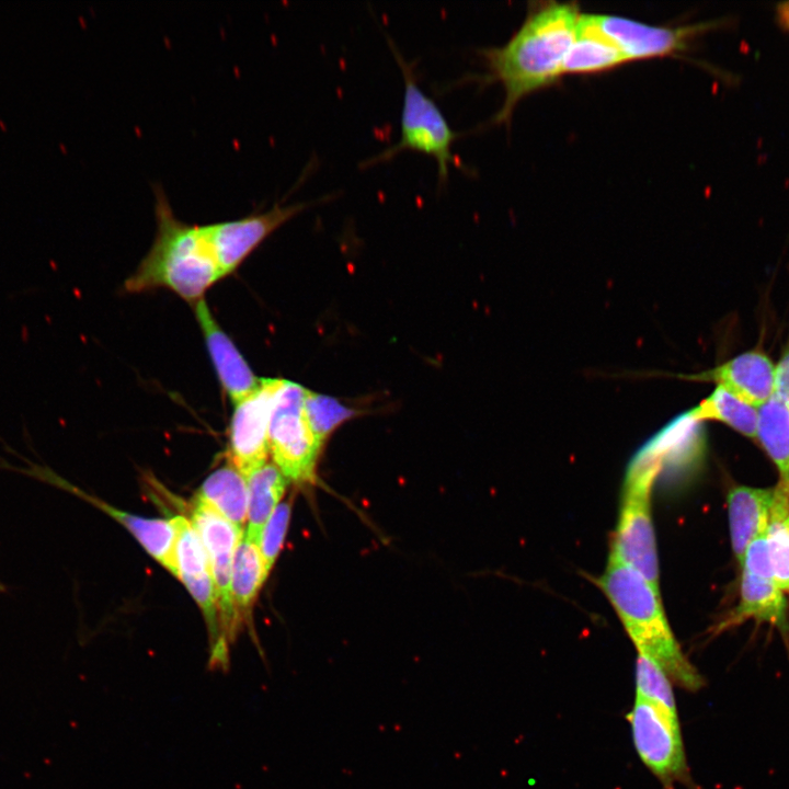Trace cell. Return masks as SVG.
Here are the masks:
<instances>
[{
	"instance_id": "cell-1",
	"label": "cell",
	"mask_w": 789,
	"mask_h": 789,
	"mask_svg": "<svg viewBox=\"0 0 789 789\" xmlns=\"http://www.w3.org/2000/svg\"><path fill=\"white\" fill-rule=\"evenodd\" d=\"M571 2H546L529 9L524 22L502 46L482 48L488 81H499L504 101L492 118L507 123L525 96L562 77L564 58L575 38L581 18Z\"/></svg>"
},
{
	"instance_id": "cell-5",
	"label": "cell",
	"mask_w": 789,
	"mask_h": 789,
	"mask_svg": "<svg viewBox=\"0 0 789 789\" xmlns=\"http://www.w3.org/2000/svg\"><path fill=\"white\" fill-rule=\"evenodd\" d=\"M388 42L404 81L401 135L395 145L367 159L363 165L387 161L403 150L419 151L435 159L438 184L444 186L448 179L449 164L466 170L451 151L458 133L451 129L435 101L420 88L413 65L404 59L390 38Z\"/></svg>"
},
{
	"instance_id": "cell-9",
	"label": "cell",
	"mask_w": 789,
	"mask_h": 789,
	"mask_svg": "<svg viewBox=\"0 0 789 789\" xmlns=\"http://www.w3.org/2000/svg\"><path fill=\"white\" fill-rule=\"evenodd\" d=\"M192 525L209 559L222 636L232 642L240 622L232 602L231 574L235 550L243 531L198 496L192 506Z\"/></svg>"
},
{
	"instance_id": "cell-30",
	"label": "cell",
	"mask_w": 789,
	"mask_h": 789,
	"mask_svg": "<svg viewBox=\"0 0 789 789\" xmlns=\"http://www.w3.org/2000/svg\"><path fill=\"white\" fill-rule=\"evenodd\" d=\"M0 130L3 133L8 130V125L2 118H0Z\"/></svg>"
},
{
	"instance_id": "cell-31",
	"label": "cell",
	"mask_w": 789,
	"mask_h": 789,
	"mask_svg": "<svg viewBox=\"0 0 789 789\" xmlns=\"http://www.w3.org/2000/svg\"><path fill=\"white\" fill-rule=\"evenodd\" d=\"M0 590H1V585H0Z\"/></svg>"
},
{
	"instance_id": "cell-22",
	"label": "cell",
	"mask_w": 789,
	"mask_h": 789,
	"mask_svg": "<svg viewBox=\"0 0 789 789\" xmlns=\"http://www.w3.org/2000/svg\"><path fill=\"white\" fill-rule=\"evenodd\" d=\"M757 433L779 472V484L789 493V409L775 393L757 409Z\"/></svg>"
},
{
	"instance_id": "cell-23",
	"label": "cell",
	"mask_w": 789,
	"mask_h": 789,
	"mask_svg": "<svg viewBox=\"0 0 789 789\" xmlns=\"http://www.w3.org/2000/svg\"><path fill=\"white\" fill-rule=\"evenodd\" d=\"M690 410L701 422H721L748 438H756L757 409L720 386Z\"/></svg>"
},
{
	"instance_id": "cell-15",
	"label": "cell",
	"mask_w": 789,
	"mask_h": 789,
	"mask_svg": "<svg viewBox=\"0 0 789 789\" xmlns=\"http://www.w3.org/2000/svg\"><path fill=\"white\" fill-rule=\"evenodd\" d=\"M776 366L762 351L744 352L720 365L694 374H677L683 380L714 382L745 403L758 409L775 391Z\"/></svg>"
},
{
	"instance_id": "cell-17",
	"label": "cell",
	"mask_w": 789,
	"mask_h": 789,
	"mask_svg": "<svg viewBox=\"0 0 789 789\" xmlns=\"http://www.w3.org/2000/svg\"><path fill=\"white\" fill-rule=\"evenodd\" d=\"M774 488L733 487L727 498L733 553L741 565L751 542L766 533Z\"/></svg>"
},
{
	"instance_id": "cell-4",
	"label": "cell",
	"mask_w": 789,
	"mask_h": 789,
	"mask_svg": "<svg viewBox=\"0 0 789 789\" xmlns=\"http://www.w3.org/2000/svg\"><path fill=\"white\" fill-rule=\"evenodd\" d=\"M662 472L660 461L644 443L628 466L610 553L639 572L660 593L659 559L651 516V492Z\"/></svg>"
},
{
	"instance_id": "cell-13",
	"label": "cell",
	"mask_w": 789,
	"mask_h": 789,
	"mask_svg": "<svg viewBox=\"0 0 789 789\" xmlns=\"http://www.w3.org/2000/svg\"><path fill=\"white\" fill-rule=\"evenodd\" d=\"M176 527V564L179 579L201 607L208 633L210 651L229 648L219 620L218 601L206 549L194 526L183 516L172 518Z\"/></svg>"
},
{
	"instance_id": "cell-3",
	"label": "cell",
	"mask_w": 789,
	"mask_h": 789,
	"mask_svg": "<svg viewBox=\"0 0 789 789\" xmlns=\"http://www.w3.org/2000/svg\"><path fill=\"white\" fill-rule=\"evenodd\" d=\"M596 584L609 599L638 653L654 661L682 688L697 690L704 685L672 632L660 593L639 572L609 554Z\"/></svg>"
},
{
	"instance_id": "cell-7",
	"label": "cell",
	"mask_w": 789,
	"mask_h": 789,
	"mask_svg": "<svg viewBox=\"0 0 789 789\" xmlns=\"http://www.w3.org/2000/svg\"><path fill=\"white\" fill-rule=\"evenodd\" d=\"M627 719L642 763L666 786L687 778L678 717L662 705L636 695Z\"/></svg>"
},
{
	"instance_id": "cell-28",
	"label": "cell",
	"mask_w": 789,
	"mask_h": 789,
	"mask_svg": "<svg viewBox=\"0 0 789 789\" xmlns=\"http://www.w3.org/2000/svg\"><path fill=\"white\" fill-rule=\"evenodd\" d=\"M789 409V348L782 354L775 373V391Z\"/></svg>"
},
{
	"instance_id": "cell-20",
	"label": "cell",
	"mask_w": 789,
	"mask_h": 789,
	"mask_svg": "<svg viewBox=\"0 0 789 789\" xmlns=\"http://www.w3.org/2000/svg\"><path fill=\"white\" fill-rule=\"evenodd\" d=\"M267 575L259 541L243 533L235 550L231 574V595L238 618L250 614Z\"/></svg>"
},
{
	"instance_id": "cell-2",
	"label": "cell",
	"mask_w": 789,
	"mask_h": 789,
	"mask_svg": "<svg viewBox=\"0 0 789 789\" xmlns=\"http://www.w3.org/2000/svg\"><path fill=\"white\" fill-rule=\"evenodd\" d=\"M155 240L126 281V290L136 293L163 287L188 301L201 300L204 293L222 277L204 225L182 221L160 186L155 187Z\"/></svg>"
},
{
	"instance_id": "cell-10",
	"label": "cell",
	"mask_w": 789,
	"mask_h": 789,
	"mask_svg": "<svg viewBox=\"0 0 789 789\" xmlns=\"http://www.w3.org/2000/svg\"><path fill=\"white\" fill-rule=\"evenodd\" d=\"M309 203L281 205L242 218L204 225L222 276L233 272L272 232L308 207Z\"/></svg>"
},
{
	"instance_id": "cell-6",
	"label": "cell",
	"mask_w": 789,
	"mask_h": 789,
	"mask_svg": "<svg viewBox=\"0 0 789 789\" xmlns=\"http://www.w3.org/2000/svg\"><path fill=\"white\" fill-rule=\"evenodd\" d=\"M307 389L283 380L275 392L270 425L268 445L275 465L296 483L313 482L320 447L305 415Z\"/></svg>"
},
{
	"instance_id": "cell-27",
	"label": "cell",
	"mask_w": 789,
	"mask_h": 789,
	"mask_svg": "<svg viewBox=\"0 0 789 789\" xmlns=\"http://www.w3.org/2000/svg\"><path fill=\"white\" fill-rule=\"evenodd\" d=\"M290 512L289 502L279 503L262 529L259 546L267 574L282 549L288 529Z\"/></svg>"
},
{
	"instance_id": "cell-25",
	"label": "cell",
	"mask_w": 789,
	"mask_h": 789,
	"mask_svg": "<svg viewBox=\"0 0 789 789\" xmlns=\"http://www.w3.org/2000/svg\"><path fill=\"white\" fill-rule=\"evenodd\" d=\"M304 408L307 423L320 448L338 426L362 413L359 410L344 405L335 398L309 390Z\"/></svg>"
},
{
	"instance_id": "cell-16",
	"label": "cell",
	"mask_w": 789,
	"mask_h": 789,
	"mask_svg": "<svg viewBox=\"0 0 789 789\" xmlns=\"http://www.w3.org/2000/svg\"><path fill=\"white\" fill-rule=\"evenodd\" d=\"M194 307L220 384L236 404L255 391L262 378H256L252 373L233 342L213 317L206 302L201 299Z\"/></svg>"
},
{
	"instance_id": "cell-14",
	"label": "cell",
	"mask_w": 789,
	"mask_h": 789,
	"mask_svg": "<svg viewBox=\"0 0 789 789\" xmlns=\"http://www.w3.org/2000/svg\"><path fill=\"white\" fill-rule=\"evenodd\" d=\"M25 472L42 481L71 492L108 514L115 521L125 526L142 545L147 552L150 553L161 565H163L174 576L179 578L175 554L176 527L172 518L169 521L160 518H144L117 510L110 504L102 502L100 499L87 494L81 489L75 487L67 480L44 467L32 466V468L25 470Z\"/></svg>"
},
{
	"instance_id": "cell-24",
	"label": "cell",
	"mask_w": 789,
	"mask_h": 789,
	"mask_svg": "<svg viewBox=\"0 0 789 789\" xmlns=\"http://www.w3.org/2000/svg\"><path fill=\"white\" fill-rule=\"evenodd\" d=\"M766 540L775 580L789 593V493L779 483L774 487Z\"/></svg>"
},
{
	"instance_id": "cell-8",
	"label": "cell",
	"mask_w": 789,
	"mask_h": 789,
	"mask_svg": "<svg viewBox=\"0 0 789 789\" xmlns=\"http://www.w3.org/2000/svg\"><path fill=\"white\" fill-rule=\"evenodd\" d=\"M741 567L739 603L723 620L717 624L714 631H723L754 619L787 632L789 628L787 601L773 573L766 533L751 542Z\"/></svg>"
},
{
	"instance_id": "cell-29",
	"label": "cell",
	"mask_w": 789,
	"mask_h": 789,
	"mask_svg": "<svg viewBox=\"0 0 789 789\" xmlns=\"http://www.w3.org/2000/svg\"><path fill=\"white\" fill-rule=\"evenodd\" d=\"M778 16L780 23L789 30V2H784L779 4Z\"/></svg>"
},
{
	"instance_id": "cell-12",
	"label": "cell",
	"mask_w": 789,
	"mask_h": 789,
	"mask_svg": "<svg viewBox=\"0 0 789 789\" xmlns=\"http://www.w3.org/2000/svg\"><path fill=\"white\" fill-rule=\"evenodd\" d=\"M596 28L608 38L629 61L661 58L687 49L693 37L706 25L679 27L656 26L609 14H590Z\"/></svg>"
},
{
	"instance_id": "cell-19",
	"label": "cell",
	"mask_w": 789,
	"mask_h": 789,
	"mask_svg": "<svg viewBox=\"0 0 789 789\" xmlns=\"http://www.w3.org/2000/svg\"><path fill=\"white\" fill-rule=\"evenodd\" d=\"M196 496L242 529L248 515V483L245 477L231 464L211 472Z\"/></svg>"
},
{
	"instance_id": "cell-18",
	"label": "cell",
	"mask_w": 789,
	"mask_h": 789,
	"mask_svg": "<svg viewBox=\"0 0 789 789\" xmlns=\"http://www.w3.org/2000/svg\"><path fill=\"white\" fill-rule=\"evenodd\" d=\"M628 62L624 54L581 14L575 38L564 58L562 76L598 73Z\"/></svg>"
},
{
	"instance_id": "cell-11",
	"label": "cell",
	"mask_w": 789,
	"mask_h": 789,
	"mask_svg": "<svg viewBox=\"0 0 789 789\" xmlns=\"http://www.w3.org/2000/svg\"><path fill=\"white\" fill-rule=\"evenodd\" d=\"M282 379L263 378L259 388L236 403L229 426V460L245 479L266 462L273 399Z\"/></svg>"
},
{
	"instance_id": "cell-26",
	"label": "cell",
	"mask_w": 789,
	"mask_h": 789,
	"mask_svg": "<svg viewBox=\"0 0 789 789\" xmlns=\"http://www.w3.org/2000/svg\"><path fill=\"white\" fill-rule=\"evenodd\" d=\"M671 679L650 658L638 653L636 662L637 695L650 699L677 714Z\"/></svg>"
},
{
	"instance_id": "cell-21",
	"label": "cell",
	"mask_w": 789,
	"mask_h": 789,
	"mask_svg": "<svg viewBox=\"0 0 789 789\" xmlns=\"http://www.w3.org/2000/svg\"><path fill=\"white\" fill-rule=\"evenodd\" d=\"M287 478L275 464L265 462L248 478V515L245 535L260 541L262 529L279 504Z\"/></svg>"
}]
</instances>
